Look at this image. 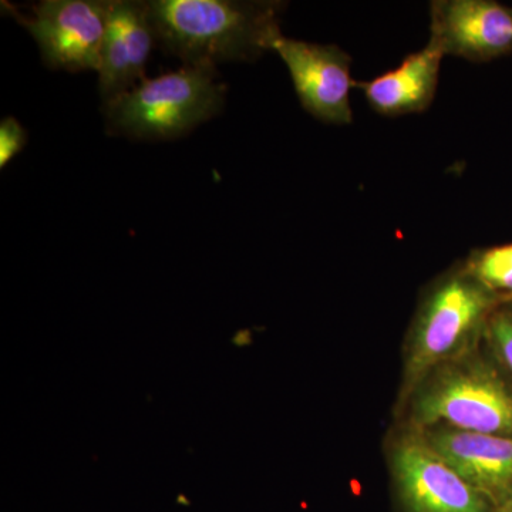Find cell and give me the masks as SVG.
Returning a JSON list of instances; mask_svg holds the SVG:
<instances>
[{"mask_svg":"<svg viewBox=\"0 0 512 512\" xmlns=\"http://www.w3.org/2000/svg\"><path fill=\"white\" fill-rule=\"evenodd\" d=\"M402 412L414 429L448 427L512 437V382L481 343L437 367Z\"/></svg>","mask_w":512,"mask_h":512,"instance_id":"3957f363","label":"cell"},{"mask_svg":"<svg viewBox=\"0 0 512 512\" xmlns=\"http://www.w3.org/2000/svg\"><path fill=\"white\" fill-rule=\"evenodd\" d=\"M421 431L430 446L495 508L512 497V437L448 427Z\"/></svg>","mask_w":512,"mask_h":512,"instance_id":"30bf717a","label":"cell"},{"mask_svg":"<svg viewBox=\"0 0 512 512\" xmlns=\"http://www.w3.org/2000/svg\"><path fill=\"white\" fill-rule=\"evenodd\" d=\"M446 56L439 43L429 39L423 49L406 57L396 69L369 82L356 83L367 103L383 116H404L429 109L436 96L441 62Z\"/></svg>","mask_w":512,"mask_h":512,"instance_id":"8fae6325","label":"cell"},{"mask_svg":"<svg viewBox=\"0 0 512 512\" xmlns=\"http://www.w3.org/2000/svg\"><path fill=\"white\" fill-rule=\"evenodd\" d=\"M157 45L184 64L254 62L281 35L285 3L237 0H151Z\"/></svg>","mask_w":512,"mask_h":512,"instance_id":"6da1fadb","label":"cell"},{"mask_svg":"<svg viewBox=\"0 0 512 512\" xmlns=\"http://www.w3.org/2000/svg\"><path fill=\"white\" fill-rule=\"evenodd\" d=\"M224 96L217 67L184 64L154 79L146 77L104 104V111L111 131L138 140H170L220 113Z\"/></svg>","mask_w":512,"mask_h":512,"instance_id":"277c9868","label":"cell"},{"mask_svg":"<svg viewBox=\"0 0 512 512\" xmlns=\"http://www.w3.org/2000/svg\"><path fill=\"white\" fill-rule=\"evenodd\" d=\"M156 45V30L146 2L110 0L97 70L104 104L130 92L146 79L148 57Z\"/></svg>","mask_w":512,"mask_h":512,"instance_id":"9c48e42d","label":"cell"},{"mask_svg":"<svg viewBox=\"0 0 512 512\" xmlns=\"http://www.w3.org/2000/svg\"><path fill=\"white\" fill-rule=\"evenodd\" d=\"M494 512H512V497L508 498L505 503L498 505Z\"/></svg>","mask_w":512,"mask_h":512,"instance_id":"9a60e30c","label":"cell"},{"mask_svg":"<svg viewBox=\"0 0 512 512\" xmlns=\"http://www.w3.org/2000/svg\"><path fill=\"white\" fill-rule=\"evenodd\" d=\"M483 346L512 382V301L501 303L488 319Z\"/></svg>","mask_w":512,"mask_h":512,"instance_id":"4fadbf2b","label":"cell"},{"mask_svg":"<svg viewBox=\"0 0 512 512\" xmlns=\"http://www.w3.org/2000/svg\"><path fill=\"white\" fill-rule=\"evenodd\" d=\"M271 52L278 53L288 67L303 109L323 123H352L350 92L356 82L350 72L352 57L345 50L281 33L272 42Z\"/></svg>","mask_w":512,"mask_h":512,"instance_id":"52a82bcc","label":"cell"},{"mask_svg":"<svg viewBox=\"0 0 512 512\" xmlns=\"http://www.w3.org/2000/svg\"><path fill=\"white\" fill-rule=\"evenodd\" d=\"M2 9L33 36L50 69L99 70L110 0H45L30 16L8 2Z\"/></svg>","mask_w":512,"mask_h":512,"instance_id":"8992f818","label":"cell"},{"mask_svg":"<svg viewBox=\"0 0 512 512\" xmlns=\"http://www.w3.org/2000/svg\"><path fill=\"white\" fill-rule=\"evenodd\" d=\"M28 143V133L18 120L6 117L0 123V167L5 168Z\"/></svg>","mask_w":512,"mask_h":512,"instance_id":"5bb4252c","label":"cell"},{"mask_svg":"<svg viewBox=\"0 0 512 512\" xmlns=\"http://www.w3.org/2000/svg\"><path fill=\"white\" fill-rule=\"evenodd\" d=\"M463 265L501 303L512 301V242L473 249Z\"/></svg>","mask_w":512,"mask_h":512,"instance_id":"7c38bea8","label":"cell"},{"mask_svg":"<svg viewBox=\"0 0 512 512\" xmlns=\"http://www.w3.org/2000/svg\"><path fill=\"white\" fill-rule=\"evenodd\" d=\"M394 494L402 512H494L495 507L471 487L430 446L423 431L404 424L387 447Z\"/></svg>","mask_w":512,"mask_h":512,"instance_id":"5b68a950","label":"cell"},{"mask_svg":"<svg viewBox=\"0 0 512 512\" xmlns=\"http://www.w3.org/2000/svg\"><path fill=\"white\" fill-rule=\"evenodd\" d=\"M500 305L463 261L424 289L404 340L397 409L437 367L481 346L488 319Z\"/></svg>","mask_w":512,"mask_h":512,"instance_id":"7a4b0ae2","label":"cell"},{"mask_svg":"<svg viewBox=\"0 0 512 512\" xmlns=\"http://www.w3.org/2000/svg\"><path fill=\"white\" fill-rule=\"evenodd\" d=\"M430 39L444 53L487 63L512 52V8L495 0H434Z\"/></svg>","mask_w":512,"mask_h":512,"instance_id":"ba28073f","label":"cell"}]
</instances>
